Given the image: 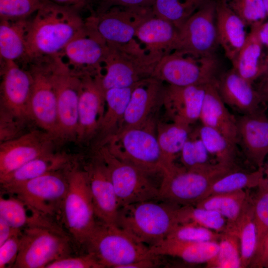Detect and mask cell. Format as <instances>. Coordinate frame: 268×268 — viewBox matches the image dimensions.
Here are the masks:
<instances>
[{
    "instance_id": "53",
    "label": "cell",
    "mask_w": 268,
    "mask_h": 268,
    "mask_svg": "<svg viewBox=\"0 0 268 268\" xmlns=\"http://www.w3.org/2000/svg\"><path fill=\"white\" fill-rule=\"evenodd\" d=\"M20 229L13 228L3 218L0 217V245Z\"/></svg>"
},
{
    "instance_id": "42",
    "label": "cell",
    "mask_w": 268,
    "mask_h": 268,
    "mask_svg": "<svg viewBox=\"0 0 268 268\" xmlns=\"http://www.w3.org/2000/svg\"><path fill=\"white\" fill-rule=\"evenodd\" d=\"M180 154L183 166L188 169H203L216 163L212 162V156L200 137L197 130L194 133H190Z\"/></svg>"
},
{
    "instance_id": "25",
    "label": "cell",
    "mask_w": 268,
    "mask_h": 268,
    "mask_svg": "<svg viewBox=\"0 0 268 268\" xmlns=\"http://www.w3.org/2000/svg\"><path fill=\"white\" fill-rule=\"evenodd\" d=\"M178 31L172 23L155 16L151 7L137 27L135 39L146 52L163 56L174 51Z\"/></svg>"
},
{
    "instance_id": "39",
    "label": "cell",
    "mask_w": 268,
    "mask_h": 268,
    "mask_svg": "<svg viewBox=\"0 0 268 268\" xmlns=\"http://www.w3.org/2000/svg\"><path fill=\"white\" fill-rule=\"evenodd\" d=\"M26 206L16 197L10 195L7 198H0V217L6 220L14 229L22 230L31 226L45 225V219L27 214Z\"/></svg>"
},
{
    "instance_id": "13",
    "label": "cell",
    "mask_w": 268,
    "mask_h": 268,
    "mask_svg": "<svg viewBox=\"0 0 268 268\" xmlns=\"http://www.w3.org/2000/svg\"><path fill=\"white\" fill-rule=\"evenodd\" d=\"M27 64L33 79L29 104L31 120L54 139L58 138L57 97L50 57L33 60Z\"/></svg>"
},
{
    "instance_id": "34",
    "label": "cell",
    "mask_w": 268,
    "mask_h": 268,
    "mask_svg": "<svg viewBox=\"0 0 268 268\" xmlns=\"http://www.w3.org/2000/svg\"><path fill=\"white\" fill-rule=\"evenodd\" d=\"M190 134V126L179 123H159L156 136L161 152L163 170L174 164Z\"/></svg>"
},
{
    "instance_id": "29",
    "label": "cell",
    "mask_w": 268,
    "mask_h": 268,
    "mask_svg": "<svg viewBox=\"0 0 268 268\" xmlns=\"http://www.w3.org/2000/svg\"><path fill=\"white\" fill-rule=\"evenodd\" d=\"M217 241L186 242L165 239L150 247L149 253L157 256H170L179 258L192 264L206 263L216 254Z\"/></svg>"
},
{
    "instance_id": "52",
    "label": "cell",
    "mask_w": 268,
    "mask_h": 268,
    "mask_svg": "<svg viewBox=\"0 0 268 268\" xmlns=\"http://www.w3.org/2000/svg\"><path fill=\"white\" fill-rule=\"evenodd\" d=\"M160 256H154L152 257L143 259L134 263L129 264L124 268H152L160 265Z\"/></svg>"
},
{
    "instance_id": "20",
    "label": "cell",
    "mask_w": 268,
    "mask_h": 268,
    "mask_svg": "<svg viewBox=\"0 0 268 268\" xmlns=\"http://www.w3.org/2000/svg\"><path fill=\"white\" fill-rule=\"evenodd\" d=\"M82 84L78 107L76 136L85 140L99 130L106 108L105 92L97 76L81 75Z\"/></svg>"
},
{
    "instance_id": "21",
    "label": "cell",
    "mask_w": 268,
    "mask_h": 268,
    "mask_svg": "<svg viewBox=\"0 0 268 268\" xmlns=\"http://www.w3.org/2000/svg\"><path fill=\"white\" fill-rule=\"evenodd\" d=\"M166 86L153 77L144 79L134 86L124 116L118 129L138 128L152 120L155 108L162 104Z\"/></svg>"
},
{
    "instance_id": "51",
    "label": "cell",
    "mask_w": 268,
    "mask_h": 268,
    "mask_svg": "<svg viewBox=\"0 0 268 268\" xmlns=\"http://www.w3.org/2000/svg\"><path fill=\"white\" fill-rule=\"evenodd\" d=\"M58 4L67 6L74 9L79 12L83 10L88 9L91 12L93 11L92 8L94 0H49Z\"/></svg>"
},
{
    "instance_id": "55",
    "label": "cell",
    "mask_w": 268,
    "mask_h": 268,
    "mask_svg": "<svg viewBox=\"0 0 268 268\" xmlns=\"http://www.w3.org/2000/svg\"><path fill=\"white\" fill-rule=\"evenodd\" d=\"M261 95L264 101L268 102V71L264 75V78L257 89Z\"/></svg>"
},
{
    "instance_id": "46",
    "label": "cell",
    "mask_w": 268,
    "mask_h": 268,
    "mask_svg": "<svg viewBox=\"0 0 268 268\" xmlns=\"http://www.w3.org/2000/svg\"><path fill=\"white\" fill-rule=\"evenodd\" d=\"M258 188V191L253 199L254 217L258 237L257 246L268 233V187L262 181Z\"/></svg>"
},
{
    "instance_id": "26",
    "label": "cell",
    "mask_w": 268,
    "mask_h": 268,
    "mask_svg": "<svg viewBox=\"0 0 268 268\" xmlns=\"http://www.w3.org/2000/svg\"><path fill=\"white\" fill-rule=\"evenodd\" d=\"M215 81L206 85L200 120L201 124L216 130L236 145L238 143L237 120L226 108Z\"/></svg>"
},
{
    "instance_id": "50",
    "label": "cell",
    "mask_w": 268,
    "mask_h": 268,
    "mask_svg": "<svg viewBox=\"0 0 268 268\" xmlns=\"http://www.w3.org/2000/svg\"><path fill=\"white\" fill-rule=\"evenodd\" d=\"M268 264V233L258 245L250 265L251 268H265Z\"/></svg>"
},
{
    "instance_id": "32",
    "label": "cell",
    "mask_w": 268,
    "mask_h": 268,
    "mask_svg": "<svg viewBox=\"0 0 268 268\" xmlns=\"http://www.w3.org/2000/svg\"><path fill=\"white\" fill-rule=\"evenodd\" d=\"M250 197L248 192L241 190L209 195L195 205L221 214L227 220V230L235 224Z\"/></svg>"
},
{
    "instance_id": "48",
    "label": "cell",
    "mask_w": 268,
    "mask_h": 268,
    "mask_svg": "<svg viewBox=\"0 0 268 268\" xmlns=\"http://www.w3.org/2000/svg\"><path fill=\"white\" fill-rule=\"evenodd\" d=\"M22 230L12 235L0 245V268H12L18 255Z\"/></svg>"
},
{
    "instance_id": "18",
    "label": "cell",
    "mask_w": 268,
    "mask_h": 268,
    "mask_svg": "<svg viewBox=\"0 0 268 268\" xmlns=\"http://www.w3.org/2000/svg\"><path fill=\"white\" fill-rule=\"evenodd\" d=\"M151 7H112L89 16L96 30L108 44H125L135 38L139 24Z\"/></svg>"
},
{
    "instance_id": "16",
    "label": "cell",
    "mask_w": 268,
    "mask_h": 268,
    "mask_svg": "<svg viewBox=\"0 0 268 268\" xmlns=\"http://www.w3.org/2000/svg\"><path fill=\"white\" fill-rule=\"evenodd\" d=\"M1 115L16 122L32 121L29 104L33 79L17 62L0 63Z\"/></svg>"
},
{
    "instance_id": "45",
    "label": "cell",
    "mask_w": 268,
    "mask_h": 268,
    "mask_svg": "<svg viewBox=\"0 0 268 268\" xmlns=\"http://www.w3.org/2000/svg\"><path fill=\"white\" fill-rule=\"evenodd\" d=\"M47 0H0V19L29 18Z\"/></svg>"
},
{
    "instance_id": "17",
    "label": "cell",
    "mask_w": 268,
    "mask_h": 268,
    "mask_svg": "<svg viewBox=\"0 0 268 268\" xmlns=\"http://www.w3.org/2000/svg\"><path fill=\"white\" fill-rule=\"evenodd\" d=\"M54 138L43 131H32L0 143V177L28 162L53 152Z\"/></svg>"
},
{
    "instance_id": "1",
    "label": "cell",
    "mask_w": 268,
    "mask_h": 268,
    "mask_svg": "<svg viewBox=\"0 0 268 268\" xmlns=\"http://www.w3.org/2000/svg\"><path fill=\"white\" fill-rule=\"evenodd\" d=\"M85 25L78 11L47 0L30 19L23 62L60 56Z\"/></svg>"
},
{
    "instance_id": "36",
    "label": "cell",
    "mask_w": 268,
    "mask_h": 268,
    "mask_svg": "<svg viewBox=\"0 0 268 268\" xmlns=\"http://www.w3.org/2000/svg\"><path fill=\"white\" fill-rule=\"evenodd\" d=\"M208 0H155L153 14L172 23L178 30Z\"/></svg>"
},
{
    "instance_id": "41",
    "label": "cell",
    "mask_w": 268,
    "mask_h": 268,
    "mask_svg": "<svg viewBox=\"0 0 268 268\" xmlns=\"http://www.w3.org/2000/svg\"><path fill=\"white\" fill-rule=\"evenodd\" d=\"M178 219L179 224L194 223L217 233L224 232L227 229V220L219 213L196 205L179 206Z\"/></svg>"
},
{
    "instance_id": "15",
    "label": "cell",
    "mask_w": 268,
    "mask_h": 268,
    "mask_svg": "<svg viewBox=\"0 0 268 268\" xmlns=\"http://www.w3.org/2000/svg\"><path fill=\"white\" fill-rule=\"evenodd\" d=\"M218 45L216 0H208L179 30L174 51L196 56H212Z\"/></svg>"
},
{
    "instance_id": "22",
    "label": "cell",
    "mask_w": 268,
    "mask_h": 268,
    "mask_svg": "<svg viewBox=\"0 0 268 268\" xmlns=\"http://www.w3.org/2000/svg\"><path fill=\"white\" fill-rule=\"evenodd\" d=\"M207 84L166 86L162 104L172 122L190 126L200 120Z\"/></svg>"
},
{
    "instance_id": "3",
    "label": "cell",
    "mask_w": 268,
    "mask_h": 268,
    "mask_svg": "<svg viewBox=\"0 0 268 268\" xmlns=\"http://www.w3.org/2000/svg\"><path fill=\"white\" fill-rule=\"evenodd\" d=\"M108 45L103 65L104 73L97 76L104 92L111 88L131 87L151 77L163 56L146 52L135 38L125 44Z\"/></svg>"
},
{
    "instance_id": "2",
    "label": "cell",
    "mask_w": 268,
    "mask_h": 268,
    "mask_svg": "<svg viewBox=\"0 0 268 268\" xmlns=\"http://www.w3.org/2000/svg\"><path fill=\"white\" fill-rule=\"evenodd\" d=\"M179 207L158 200L131 203L119 209L115 225L150 247L166 239L179 224Z\"/></svg>"
},
{
    "instance_id": "28",
    "label": "cell",
    "mask_w": 268,
    "mask_h": 268,
    "mask_svg": "<svg viewBox=\"0 0 268 268\" xmlns=\"http://www.w3.org/2000/svg\"><path fill=\"white\" fill-rule=\"evenodd\" d=\"M260 25L250 28L244 45L231 63L232 68L252 84L268 71L265 64L264 48L259 36Z\"/></svg>"
},
{
    "instance_id": "57",
    "label": "cell",
    "mask_w": 268,
    "mask_h": 268,
    "mask_svg": "<svg viewBox=\"0 0 268 268\" xmlns=\"http://www.w3.org/2000/svg\"><path fill=\"white\" fill-rule=\"evenodd\" d=\"M268 17V0H263Z\"/></svg>"
},
{
    "instance_id": "38",
    "label": "cell",
    "mask_w": 268,
    "mask_h": 268,
    "mask_svg": "<svg viewBox=\"0 0 268 268\" xmlns=\"http://www.w3.org/2000/svg\"><path fill=\"white\" fill-rule=\"evenodd\" d=\"M207 151L217 163L234 165L236 145L216 130L201 125L197 129Z\"/></svg>"
},
{
    "instance_id": "37",
    "label": "cell",
    "mask_w": 268,
    "mask_h": 268,
    "mask_svg": "<svg viewBox=\"0 0 268 268\" xmlns=\"http://www.w3.org/2000/svg\"><path fill=\"white\" fill-rule=\"evenodd\" d=\"M263 178V169L249 172L237 168L217 179L210 187L205 198L215 194L258 187Z\"/></svg>"
},
{
    "instance_id": "43",
    "label": "cell",
    "mask_w": 268,
    "mask_h": 268,
    "mask_svg": "<svg viewBox=\"0 0 268 268\" xmlns=\"http://www.w3.org/2000/svg\"><path fill=\"white\" fill-rule=\"evenodd\" d=\"M250 28L261 25L268 19L263 0H221Z\"/></svg>"
},
{
    "instance_id": "40",
    "label": "cell",
    "mask_w": 268,
    "mask_h": 268,
    "mask_svg": "<svg viewBox=\"0 0 268 268\" xmlns=\"http://www.w3.org/2000/svg\"><path fill=\"white\" fill-rule=\"evenodd\" d=\"M215 256L206 264L209 268H241L239 239L231 231L221 233Z\"/></svg>"
},
{
    "instance_id": "6",
    "label": "cell",
    "mask_w": 268,
    "mask_h": 268,
    "mask_svg": "<svg viewBox=\"0 0 268 268\" xmlns=\"http://www.w3.org/2000/svg\"><path fill=\"white\" fill-rule=\"evenodd\" d=\"M104 143L122 161L147 174H162L164 164L153 120L143 126L121 129Z\"/></svg>"
},
{
    "instance_id": "31",
    "label": "cell",
    "mask_w": 268,
    "mask_h": 268,
    "mask_svg": "<svg viewBox=\"0 0 268 268\" xmlns=\"http://www.w3.org/2000/svg\"><path fill=\"white\" fill-rule=\"evenodd\" d=\"M30 19H0V63L22 60L26 53Z\"/></svg>"
},
{
    "instance_id": "10",
    "label": "cell",
    "mask_w": 268,
    "mask_h": 268,
    "mask_svg": "<svg viewBox=\"0 0 268 268\" xmlns=\"http://www.w3.org/2000/svg\"><path fill=\"white\" fill-rule=\"evenodd\" d=\"M217 68L215 55L196 56L174 51L160 59L151 77L176 86L207 84L215 80Z\"/></svg>"
},
{
    "instance_id": "8",
    "label": "cell",
    "mask_w": 268,
    "mask_h": 268,
    "mask_svg": "<svg viewBox=\"0 0 268 268\" xmlns=\"http://www.w3.org/2000/svg\"><path fill=\"white\" fill-rule=\"evenodd\" d=\"M71 168L48 172L3 191L19 199L32 215L56 221L68 191Z\"/></svg>"
},
{
    "instance_id": "11",
    "label": "cell",
    "mask_w": 268,
    "mask_h": 268,
    "mask_svg": "<svg viewBox=\"0 0 268 268\" xmlns=\"http://www.w3.org/2000/svg\"><path fill=\"white\" fill-rule=\"evenodd\" d=\"M97 153L106 164L118 199L119 207L149 200H158L159 188L149 174L114 155L104 144Z\"/></svg>"
},
{
    "instance_id": "35",
    "label": "cell",
    "mask_w": 268,
    "mask_h": 268,
    "mask_svg": "<svg viewBox=\"0 0 268 268\" xmlns=\"http://www.w3.org/2000/svg\"><path fill=\"white\" fill-rule=\"evenodd\" d=\"M135 85L105 91V112L99 129L103 135L108 137L118 130Z\"/></svg>"
},
{
    "instance_id": "49",
    "label": "cell",
    "mask_w": 268,
    "mask_h": 268,
    "mask_svg": "<svg viewBox=\"0 0 268 268\" xmlns=\"http://www.w3.org/2000/svg\"><path fill=\"white\" fill-rule=\"evenodd\" d=\"M155 0H94L96 9L94 13L104 12L108 9L120 6L127 8L152 7Z\"/></svg>"
},
{
    "instance_id": "12",
    "label": "cell",
    "mask_w": 268,
    "mask_h": 268,
    "mask_svg": "<svg viewBox=\"0 0 268 268\" xmlns=\"http://www.w3.org/2000/svg\"><path fill=\"white\" fill-rule=\"evenodd\" d=\"M51 76L57 102L58 138L76 137L82 80L60 56L50 58Z\"/></svg>"
},
{
    "instance_id": "30",
    "label": "cell",
    "mask_w": 268,
    "mask_h": 268,
    "mask_svg": "<svg viewBox=\"0 0 268 268\" xmlns=\"http://www.w3.org/2000/svg\"><path fill=\"white\" fill-rule=\"evenodd\" d=\"M69 160L66 154L54 152L37 157L0 177L1 188L3 191L48 172L68 168Z\"/></svg>"
},
{
    "instance_id": "23",
    "label": "cell",
    "mask_w": 268,
    "mask_h": 268,
    "mask_svg": "<svg viewBox=\"0 0 268 268\" xmlns=\"http://www.w3.org/2000/svg\"><path fill=\"white\" fill-rule=\"evenodd\" d=\"M238 143L247 159L263 169L268 155V118L262 109L237 119Z\"/></svg>"
},
{
    "instance_id": "47",
    "label": "cell",
    "mask_w": 268,
    "mask_h": 268,
    "mask_svg": "<svg viewBox=\"0 0 268 268\" xmlns=\"http://www.w3.org/2000/svg\"><path fill=\"white\" fill-rule=\"evenodd\" d=\"M45 268H104L90 253L69 255L49 264Z\"/></svg>"
},
{
    "instance_id": "19",
    "label": "cell",
    "mask_w": 268,
    "mask_h": 268,
    "mask_svg": "<svg viewBox=\"0 0 268 268\" xmlns=\"http://www.w3.org/2000/svg\"><path fill=\"white\" fill-rule=\"evenodd\" d=\"M84 169L97 219L115 224L120 208L118 199L108 169L97 153Z\"/></svg>"
},
{
    "instance_id": "4",
    "label": "cell",
    "mask_w": 268,
    "mask_h": 268,
    "mask_svg": "<svg viewBox=\"0 0 268 268\" xmlns=\"http://www.w3.org/2000/svg\"><path fill=\"white\" fill-rule=\"evenodd\" d=\"M238 168L216 163L205 168L191 169L174 164L163 171L158 200L179 206L195 205L205 197L217 179Z\"/></svg>"
},
{
    "instance_id": "56",
    "label": "cell",
    "mask_w": 268,
    "mask_h": 268,
    "mask_svg": "<svg viewBox=\"0 0 268 268\" xmlns=\"http://www.w3.org/2000/svg\"><path fill=\"white\" fill-rule=\"evenodd\" d=\"M264 178L263 183H264L268 187V163L263 166Z\"/></svg>"
},
{
    "instance_id": "5",
    "label": "cell",
    "mask_w": 268,
    "mask_h": 268,
    "mask_svg": "<svg viewBox=\"0 0 268 268\" xmlns=\"http://www.w3.org/2000/svg\"><path fill=\"white\" fill-rule=\"evenodd\" d=\"M68 189L60 219L76 252L84 250L97 222L85 169L72 167L68 174Z\"/></svg>"
},
{
    "instance_id": "14",
    "label": "cell",
    "mask_w": 268,
    "mask_h": 268,
    "mask_svg": "<svg viewBox=\"0 0 268 268\" xmlns=\"http://www.w3.org/2000/svg\"><path fill=\"white\" fill-rule=\"evenodd\" d=\"M108 45L96 30L89 17L84 28L66 45L60 56L77 75L102 74Z\"/></svg>"
},
{
    "instance_id": "9",
    "label": "cell",
    "mask_w": 268,
    "mask_h": 268,
    "mask_svg": "<svg viewBox=\"0 0 268 268\" xmlns=\"http://www.w3.org/2000/svg\"><path fill=\"white\" fill-rule=\"evenodd\" d=\"M75 251L62 227L31 226L22 229L14 268H45L50 263Z\"/></svg>"
},
{
    "instance_id": "24",
    "label": "cell",
    "mask_w": 268,
    "mask_h": 268,
    "mask_svg": "<svg viewBox=\"0 0 268 268\" xmlns=\"http://www.w3.org/2000/svg\"><path fill=\"white\" fill-rule=\"evenodd\" d=\"M215 84L225 104L243 115L262 110L265 103L252 83L240 76L233 68L216 78Z\"/></svg>"
},
{
    "instance_id": "27",
    "label": "cell",
    "mask_w": 268,
    "mask_h": 268,
    "mask_svg": "<svg viewBox=\"0 0 268 268\" xmlns=\"http://www.w3.org/2000/svg\"><path fill=\"white\" fill-rule=\"evenodd\" d=\"M216 25L219 45L232 63L246 41L248 26L221 0H216Z\"/></svg>"
},
{
    "instance_id": "33",
    "label": "cell",
    "mask_w": 268,
    "mask_h": 268,
    "mask_svg": "<svg viewBox=\"0 0 268 268\" xmlns=\"http://www.w3.org/2000/svg\"><path fill=\"white\" fill-rule=\"evenodd\" d=\"M226 231L235 233L239 239L241 268L249 267L255 254L258 243L253 199L251 197L249 198L235 224Z\"/></svg>"
},
{
    "instance_id": "7",
    "label": "cell",
    "mask_w": 268,
    "mask_h": 268,
    "mask_svg": "<svg viewBox=\"0 0 268 268\" xmlns=\"http://www.w3.org/2000/svg\"><path fill=\"white\" fill-rule=\"evenodd\" d=\"M149 247L141 243L115 224L97 220L85 246L105 268H124L139 260L153 257Z\"/></svg>"
},
{
    "instance_id": "54",
    "label": "cell",
    "mask_w": 268,
    "mask_h": 268,
    "mask_svg": "<svg viewBox=\"0 0 268 268\" xmlns=\"http://www.w3.org/2000/svg\"><path fill=\"white\" fill-rule=\"evenodd\" d=\"M259 36L264 48L267 50L265 64L268 68V19L259 26Z\"/></svg>"
},
{
    "instance_id": "44",
    "label": "cell",
    "mask_w": 268,
    "mask_h": 268,
    "mask_svg": "<svg viewBox=\"0 0 268 268\" xmlns=\"http://www.w3.org/2000/svg\"><path fill=\"white\" fill-rule=\"evenodd\" d=\"M221 233L196 223L187 222L177 225L166 239L192 242L217 241Z\"/></svg>"
},
{
    "instance_id": "58",
    "label": "cell",
    "mask_w": 268,
    "mask_h": 268,
    "mask_svg": "<svg viewBox=\"0 0 268 268\" xmlns=\"http://www.w3.org/2000/svg\"><path fill=\"white\" fill-rule=\"evenodd\" d=\"M265 268H268V264L266 266Z\"/></svg>"
}]
</instances>
